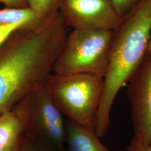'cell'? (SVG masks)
Here are the masks:
<instances>
[{"instance_id": "52a82bcc", "label": "cell", "mask_w": 151, "mask_h": 151, "mask_svg": "<svg viewBox=\"0 0 151 151\" xmlns=\"http://www.w3.org/2000/svg\"><path fill=\"white\" fill-rule=\"evenodd\" d=\"M58 11L73 29L114 30L121 21L110 0H62Z\"/></svg>"}, {"instance_id": "3957f363", "label": "cell", "mask_w": 151, "mask_h": 151, "mask_svg": "<svg viewBox=\"0 0 151 151\" xmlns=\"http://www.w3.org/2000/svg\"><path fill=\"white\" fill-rule=\"evenodd\" d=\"M104 83V78L90 74L52 73L45 87L67 120L94 130Z\"/></svg>"}, {"instance_id": "5bb4252c", "label": "cell", "mask_w": 151, "mask_h": 151, "mask_svg": "<svg viewBox=\"0 0 151 151\" xmlns=\"http://www.w3.org/2000/svg\"><path fill=\"white\" fill-rule=\"evenodd\" d=\"M18 151H47L25 135Z\"/></svg>"}, {"instance_id": "5b68a950", "label": "cell", "mask_w": 151, "mask_h": 151, "mask_svg": "<svg viewBox=\"0 0 151 151\" xmlns=\"http://www.w3.org/2000/svg\"><path fill=\"white\" fill-rule=\"evenodd\" d=\"M113 36L111 30L73 29L67 35L52 73H87L104 78Z\"/></svg>"}, {"instance_id": "7c38bea8", "label": "cell", "mask_w": 151, "mask_h": 151, "mask_svg": "<svg viewBox=\"0 0 151 151\" xmlns=\"http://www.w3.org/2000/svg\"><path fill=\"white\" fill-rule=\"evenodd\" d=\"M143 0H110L114 10L120 20L128 16Z\"/></svg>"}, {"instance_id": "ba28073f", "label": "cell", "mask_w": 151, "mask_h": 151, "mask_svg": "<svg viewBox=\"0 0 151 151\" xmlns=\"http://www.w3.org/2000/svg\"><path fill=\"white\" fill-rule=\"evenodd\" d=\"M65 151H111L100 140L93 130L65 120Z\"/></svg>"}, {"instance_id": "2e32d148", "label": "cell", "mask_w": 151, "mask_h": 151, "mask_svg": "<svg viewBox=\"0 0 151 151\" xmlns=\"http://www.w3.org/2000/svg\"><path fill=\"white\" fill-rule=\"evenodd\" d=\"M147 54L151 55V34L148 43L147 49Z\"/></svg>"}, {"instance_id": "30bf717a", "label": "cell", "mask_w": 151, "mask_h": 151, "mask_svg": "<svg viewBox=\"0 0 151 151\" xmlns=\"http://www.w3.org/2000/svg\"><path fill=\"white\" fill-rule=\"evenodd\" d=\"M45 19L30 7L25 8L6 7L0 10V24L22 22L27 26L32 27L39 24Z\"/></svg>"}, {"instance_id": "8fae6325", "label": "cell", "mask_w": 151, "mask_h": 151, "mask_svg": "<svg viewBox=\"0 0 151 151\" xmlns=\"http://www.w3.org/2000/svg\"><path fill=\"white\" fill-rule=\"evenodd\" d=\"M29 7L43 19L58 11L62 0H27Z\"/></svg>"}, {"instance_id": "6da1fadb", "label": "cell", "mask_w": 151, "mask_h": 151, "mask_svg": "<svg viewBox=\"0 0 151 151\" xmlns=\"http://www.w3.org/2000/svg\"><path fill=\"white\" fill-rule=\"evenodd\" d=\"M59 11L35 26L20 28L0 46V114L11 110L45 84L67 35Z\"/></svg>"}, {"instance_id": "9c48e42d", "label": "cell", "mask_w": 151, "mask_h": 151, "mask_svg": "<svg viewBox=\"0 0 151 151\" xmlns=\"http://www.w3.org/2000/svg\"><path fill=\"white\" fill-rule=\"evenodd\" d=\"M24 136L22 123L12 110L0 114V151H18Z\"/></svg>"}, {"instance_id": "8992f818", "label": "cell", "mask_w": 151, "mask_h": 151, "mask_svg": "<svg viewBox=\"0 0 151 151\" xmlns=\"http://www.w3.org/2000/svg\"><path fill=\"white\" fill-rule=\"evenodd\" d=\"M129 82L134 135L127 151H142L151 143V55L147 54Z\"/></svg>"}, {"instance_id": "9a60e30c", "label": "cell", "mask_w": 151, "mask_h": 151, "mask_svg": "<svg viewBox=\"0 0 151 151\" xmlns=\"http://www.w3.org/2000/svg\"><path fill=\"white\" fill-rule=\"evenodd\" d=\"M0 3L3 4L8 8H25L29 7L27 0H0Z\"/></svg>"}, {"instance_id": "e0dca14e", "label": "cell", "mask_w": 151, "mask_h": 151, "mask_svg": "<svg viewBox=\"0 0 151 151\" xmlns=\"http://www.w3.org/2000/svg\"><path fill=\"white\" fill-rule=\"evenodd\" d=\"M151 151V143L146 147L145 149H144L143 151Z\"/></svg>"}, {"instance_id": "4fadbf2b", "label": "cell", "mask_w": 151, "mask_h": 151, "mask_svg": "<svg viewBox=\"0 0 151 151\" xmlns=\"http://www.w3.org/2000/svg\"><path fill=\"white\" fill-rule=\"evenodd\" d=\"M26 27L28 26L22 22L0 24V46L6 42L14 32L22 27Z\"/></svg>"}, {"instance_id": "7a4b0ae2", "label": "cell", "mask_w": 151, "mask_h": 151, "mask_svg": "<svg viewBox=\"0 0 151 151\" xmlns=\"http://www.w3.org/2000/svg\"><path fill=\"white\" fill-rule=\"evenodd\" d=\"M151 34V0H143L113 30L103 96L94 124V131L100 138L107 133L111 110L118 92L146 58Z\"/></svg>"}, {"instance_id": "277c9868", "label": "cell", "mask_w": 151, "mask_h": 151, "mask_svg": "<svg viewBox=\"0 0 151 151\" xmlns=\"http://www.w3.org/2000/svg\"><path fill=\"white\" fill-rule=\"evenodd\" d=\"M12 110L27 138L47 151H65L64 115L49 95L45 84L29 92Z\"/></svg>"}]
</instances>
